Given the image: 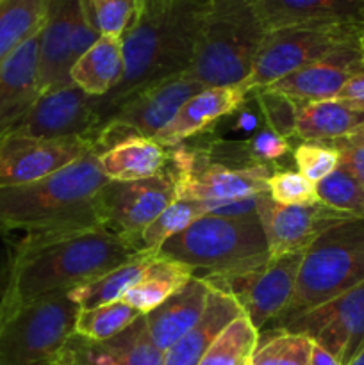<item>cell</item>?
<instances>
[{
    "label": "cell",
    "mask_w": 364,
    "mask_h": 365,
    "mask_svg": "<svg viewBox=\"0 0 364 365\" xmlns=\"http://www.w3.org/2000/svg\"><path fill=\"white\" fill-rule=\"evenodd\" d=\"M136 253L120 235L100 225L29 232L7 252L0 321L34 299L102 277Z\"/></svg>",
    "instance_id": "obj_1"
},
{
    "label": "cell",
    "mask_w": 364,
    "mask_h": 365,
    "mask_svg": "<svg viewBox=\"0 0 364 365\" xmlns=\"http://www.w3.org/2000/svg\"><path fill=\"white\" fill-rule=\"evenodd\" d=\"M209 2L170 0L163 9L141 14L128 29L121 38L123 75L107 95L95 98L100 127L132 95L191 68Z\"/></svg>",
    "instance_id": "obj_2"
},
{
    "label": "cell",
    "mask_w": 364,
    "mask_h": 365,
    "mask_svg": "<svg viewBox=\"0 0 364 365\" xmlns=\"http://www.w3.org/2000/svg\"><path fill=\"white\" fill-rule=\"evenodd\" d=\"M106 182L98 155L88 153L41 180L0 187V237L100 225L95 195Z\"/></svg>",
    "instance_id": "obj_3"
},
{
    "label": "cell",
    "mask_w": 364,
    "mask_h": 365,
    "mask_svg": "<svg viewBox=\"0 0 364 365\" xmlns=\"http://www.w3.org/2000/svg\"><path fill=\"white\" fill-rule=\"evenodd\" d=\"M168 150L164 170L173 178L177 198L218 202L268 191L277 164H256L246 141H231L207 130Z\"/></svg>",
    "instance_id": "obj_4"
},
{
    "label": "cell",
    "mask_w": 364,
    "mask_h": 365,
    "mask_svg": "<svg viewBox=\"0 0 364 365\" xmlns=\"http://www.w3.org/2000/svg\"><path fill=\"white\" fill-rule=\"evenodd\" d=\"M159 255L186 264L195 277L256 271L270 260L266 234L259 216H206L168 239Z\"/></svg>",
    "instance_id": "obj_5"
},
{
    "label": "cell",
    "mask_w": 364,
    "mask_h": 365,
    "mask_svg": "<svg viewBox=\"0 0 364 365\" xmlns=\"http://www.w3.org/2000/svg\"><path fill=\"white\" fill-rule=\"evenodd\" d=\"M266 32L250 0H211L188 71L206 88L241 84Z\"/></svg>",
    "instance_id": "obj_6"
},
{
    "label": "cell",
    "mask_w": 364,
    "mask_h": 365,
    "mask_svg": "<svg viewBox=\"0 0 364 365\" xmlns=\"http://www.w3.org/2000/svg\"><path fill=\"white\" fill-rule=\"evenodd\" d=\"M364 282V216L334 225L303 253L288 309L271 323L278 331L295 317Z\"/></svg>",
    "instance_id": "obj_7"
},
{
    "label": "cell",
    "mask_w": 364,
    "mask_h": 365,
    "mask_svg": "<svg viewBox=\"0 0 364 365\" xmlns=\"http://www.w3.org/2000/svg\"><path fill=\"white\" fill-rule=\"evenodd\" d=\"M363 31L364 25L346 21H313L268 31L252 73L243 84L250 89L266 88L332 53L360 46Z\"/></svg>",
    "instance_id": "obj_8"
},
{
    "label": "cell",
    "mask_w": 364,
    "mask_h": 365,
    "mask_svg": "<svg viewBox=\"0 0 364 365\" xmlns=\"http://www.w3.org/2000/svg\"><path fill=\"white\" fill-rule=\"evenodd\" d=\"M79 305L57 291L0 321V365H32L57 355L74 334Z\"/></svg>",
    "instance_id": "obj_9"
},
{
    "label": "cell",
    "mask_w": 364,
    "mask_h": 365,
    "mask_svg": "<svg viewBox=\"0 0 364 365\" xmlns=\"http://www.w3.org/2000/svg\"><path fill=\"white\" fill-rule=\"evenodd\" d=\"M202 89L206 86L186 71L132 95L98 128L95 138L96 153L100 155L125 139H153L173 120L178 109Z\"/></svg>",
    "instance_id": "obj_10"
},
{
    "label": "cell",
    "mask_w": 364,
    "mask_h": 365,
    "mask_svg": "<svg viewBox=\"0 0 364 365\" xmlns=\"http://www.w3.org/2000/svg\"><path fill=\"white\" fill-rule=\"evenodd\" d=\"M177 200L173 178L166 170L143 180H107L95 195L98 223L120 235L132 250L139 252L141 232Z\"/></svg>",
    "instance_id": "obj_11"
},
{
    "label": "cell",
    "mask_w": 364,
    "mask_h": 365,
    "mask_svg": "<svg viewBox=\"0 0 364 365\" xmlns=\"http://www.w3.org/2000/svg\"><path fill=\"white\" fill-rule=\"evenodd\" d=\"M303 253L305 250L285 253L277 259H270L266 266L248 273L200 278L209 282L213 289L231 294L261 334L288 309L296 287Z\"/></svg>",
    "instance_id": "obj_12"
},
{
    "label": "cell",
    "mask_w": 364,
    "mask_h": 365,
    "mask_svg": "<svg viewBox=\"0 0 364 365\" xmlns=\"http://www.w3.org/2000/svg\"><path fill=\"white\" fill-rule=\"evenodd\" d=\"M98 38L82 14L81 0H49L38 45L39 91L74 86L71 68Z\"/></svg>",
    "instance_id": "obj_13"
},
{
    "label": "cell",
    "mask_w": 364,
    "mask_h": 365,
    "mask_svg": "<svg viewBox=\"0 0 364 365\" xmlns=\"http://www.w3.org/2000/svg\"><path fill=\"white\" fill-rule=\"evenodd\" d=\"M305 335L348 365L364 348V282L289 321L282 330Z\"/></svg>",
    "instance_id": "obj_14"
},
{
    "label": "cell",
    "mask_w": 364,
    "mask_h": 365,
    "mask_svg": "<svg viewBox=\"0 0 364 365\" xmlns=\"http://www.w3.org/2000/svg\"><path fill=\"white\" fill-rule=\"evenodd\" d=\"M98 127L95 98L77 86H68L41 93L7 135L38 139L86 138L95 145Z\"/></svg>",
    "instance_id": "obj_15"
},
{
    "label": "cell",
    "mask_w": 364,
    "mask_h": 365,
    "mask_svg": "<svg viewBox=\"0 0 364 365\" xmlns=\"http://www.w3.org/2000/svg\"><path fill=\"white\" fill-rule=\"evenodd\" d=\"M88 153H96V150L86 138L6 135L0 139V187L41 180Z\"/></svg>",
    "instance_id": "obj_16"
},
{
    "label": "cell",
    "mask_w": 364,
    "mask_h": 365,
    "mask_svg": "<svg viewBox=\"0 0 364 365\" xmlns=\"http://www.w3.org/2000/svg\"><path fill=\"white\" fill-rule=\"evenodd\" d=\"M352 217L357 216L339 212L321 202L280 205L271 200L268 191L259 200V220L266 234L270 259L307 250L325 230Z\"/></svg>",
    "instance_id": "obj_17"
},
{
    "label": "cell",
    "mask_w": 364,
    "mask_h": 365,
    "mask_svg": "<svg viewBox=\"0 0 364 365\" xmlns=\"http://www.w3.org/2000/svg\"><path fill=\"white\" fill-rule=\"evenodd\" d=\"M57 355L64 365H164V353L153 346L145 316L107 341L71 334Z\"/></svg>",
    "instance_id": "obj_18"
},
{
    "label": "cell",
    "mask_w": 364,
    "mask_h": 365,
    "mask_svg": "<svg viewBox=\"0 0 364 365\" xmlns=\"http://www.w3.org/2000/svg\"><path fill=\"white\" fill-rule=\"evenodd\" d=\"M360 71H364V53L360 46H353L300 68L266 88L284 93L298 102H323L334 100L346 81Z\"/></svg>",
    "instance_id": "obj_19"
},
{
    "label": "cell",
    "mask_w": 364,
    "mask_h": 365,
    "mask_svg": "<svg viewBox=\"0 0 364 365\" xmlns=\"http://www.w3.org/2000/svg\"><path fill=\"white\" fill-rule=\"evenodd\" d=\"M252 89L248 86H220V88H206L188 100L178 109L173 120L153 138L164 148H173L186 139L207 130L220 118L227 116L238 109Z\"/></svg>",
    "instance_id": "obj_20"
},
{
    "label": "cell",
    "mask_w": 364,
    "mask_h": 365,
    "mask_svg": "<svg viewBox=\"0 0 364 365\" xmlns=\"http://www.w3.org/2000/svg\"><path fill=\"white\" fill-rule=\"evenodd\" d=\"M38 45L39 34L24 43L0 64V139L6 138L41 95Z\"/></svg>",
    "instance_id": "obj_21"
},
{
    "label": "cell",
    "mask_w": 364,
    "mask_h": 365,
    "mask_svg": "<svg viewBox=\"0 0 364 365\" xmlns=\"http://www.w3.org/2000/svg\"><path fill=\"white\" fill-rule=\"evenodd\" d=\"M211 291L209 282L193 277L184 287L145 314L146 330L159 351H168L195 327L202 317Z\"/></svg>",
    "instance_id": "obj_22"
},
{
    "label": "cell",
    "mask_w": 364,
    "mask_h": 365,
    "mask_svg": "<svg viewBox=\"0 0 364 365\" xmlns=\"http://www.w3.org/2000/svg\"><path fill=\"white\" fill-rule=\"evenodd\" d=\"M266 31L313 21H346L364 25L360 0H250Z\"/></svg>",
    "instance_id": "obj_23"
},
{
    "label": "cell",
    "mask_w": 364,
    "mask_h": 365,
    "mask_svg": "<svg viewBox=\"0 0 364 365\" xmlns=\"http://www.w3.org/2000/svg\"><path fill=\"white\" fill-rule=\"evenodd\" d=\"M241 314V307L231 294L213 289L195 327L164 351V365H198L211 344Z\"/></svg>",
    "instance_id": "obj_24"
},
{
    "label": "cell",
    "mask_w": 364,
    "mask_h": 365,
    "mask_svg": "<svg viewBox=\"0 0 364 365\" xmlns=\"http://www.w3.org/2000/svg\"><path fill=\"white\" fill-rule=\"evenodd\" d=\"M168 150L146 138H131L116 143L98 155V164L107 180H143L166 168Z\"/></svg>",
    "instance_id": "obj_25"
},
{
    "label": "cell",
    "mask_w": 364,
    "mask_h": 365,
    "mask_svg": "<svg viewBox=\"0 0 364 365\" xmlns=\"http://www.w3.org/2000/svg\"><path fill=\"white\" fill-rule=\"evenodd\" d=\"M123 75L121 38L100 36L95 45L77 59L70 71L71 84L93 98L107 95Z\"/></svg>",
    "instance_id": "obj_26"
},
{
    "label": "cell",
    "mask_w": 364,
    "mask_h": 365,
    "mask_svg": "<svg viewBox=\"0 0 364 365\" xmlns=\"http://www.w3.org/2000/svg\"><path fill=\"white\" fill-rule=\"evenodd\" d=\"M193 277H195V271L189 266L168 259V257L157 255L146 266L138 282L125 292L121 302L145 316L150 310L159 307L164 299L175 294L178 289L184 287Z\"/></svg>",
    "instance_id": "obj_27"
},
{
    "label": "cell",
    "mask_w": 364,
    "mask_h": 365,
    "mask_svg": "<svg viewBox=\"0 0 364 365\" xmlns=\"http://www.w3.org/2000/svg\"><path fill=\"white\" fill-rule=\"evenodd\" d=\"M296 135L307 143H332L352 134L364 121V113L353 110L338 100L298 102Z\"/></svg>",
    "instance_id": "obj_28"
},
{
    "label": "cell",
    "mask_w": 364,
    "mask_h": 365,
    "mask_svg": "<svg viewBox=\"0 0 364 365\" xmlns=\"http://www.w3.org/2000/svg\"><path fill=\"white\" fill-rule=\"evenodd\" d=\"M159 253L156 252H139L121 266L114 267L109 273L96 277L86 284L79 285L68 291V296L74 299L81 310L95 309V307L107 305V303L121 302L125 292L138 282L143 271L146 269Z\"/></svg>",
    "instance_id": "obj_29"
},
{
    "label": "cell",
    "mask_w": 364,
    "mask_h": 365,
    "mask_svg": "<svg viewBox=\"0 0 364 365\" xmlns=\"http://www.w3.org/2000/svg\"><path fill=\"white\" fill-rule=\"evenodd\" d=\"M49 0H2L0 2V64L24 43L41 32Z\"/></svg>",
    "instance_id": "obj_30"
},
{
    "label": "cell",
    "mask_w": 364,
    "mask_h": 365,
    "mask_svg": "<svg viewBox=\"0 0 364 365\" xmlns=\"http://www.w3.org/2000/svg\"><path fill=\"white\" fill-rule=\"evenodd\" d=\"M259 346V331L248 317H236L211 344L198 365H248Z\"/></svg>",
    "instance_id": "obj_31"
},
{
    "label": "cell",
    "mask_w": 364,
    "mask_h": 365,
    "mask_svg": "<svg viewBox=\"0 0 364 365\" xmlns=\"http://www.w3.org/2000/svg\"><path fill=\"white\" fill-rule=\"evenodd\" d=\"M206 216L203 202L200 200L177 198L141 232L138 241L139 252L159 253L161 246L178 232L186 230L198 217Z\"/></svg>",
    "instance_id": "obj_32"
},
{
    "label": "cell",
    "mask_w": 364,
    "mask_h": 365,
    "mask_svg": "<svg viewBox=\"0 0 364 365\" xmlns=\"http://www.w3.org/2000/svg\"><path fill=\"white\" fill-rule=\"evenodd\" d=\"M139 316L143 314H139L125 302H114L95 307V309L79 310L77 317H75L74 334L89 339V341H107L131 327Z\"/></svg>",
    "instance_id": "obj_33"
},
{
    "label": "cell",
    "mask_w": 364,
    "mask_h": 365,
    "mask_svg": "<svg viewBox=\"0 0 364 365\" xmlns=\"http://www.w3.org/2000/svg\"><path fill=\"white\" fill-rule=\"evenodd\" d=\"M89 27L98 36L123 38L141 16L138 0H81Z\"/></svg>",
    "instance_id": "obj_34"
},
{
    "label": "cell",
    "mask_w": 364,
    "mask_h": 365,
    "mask_svg": "<svg viewBox=\"0 0 364 365\" xmlns=\"http://www.w3.org/2000/svg\"><path fill=\"white\" fill-rule=\"evenodd\" d=\"M318 202L339 212L364 216V191L346 168L339 164L330 175L316 182Z\"/></svg>",
    "instance_id": "obj_35"
},
{
    "label": "cell",
    "mask_w": 364,
    "mask_h": 365,
    "mask_svg": "<svg viewBox=\"0 0 364 365\" xmlns=\"http://www.w3.org/2000/svg\"><path fill=\"white\" fill-rule=\"evenodd\" d=\"M313 341L289 331H270L266 342L257 346L250 365H309Z\"/></svg>",
    "instance_id": "obj_36"
},
{
    "label": "cell",
    "mask_w": 364,
    "mask_h": 365,
    "mask_svg": "<svg viewBox=\"0 0 364 365\" xmlns=\"http://www.w3.org/2000/svg\"><path fill=\"white\" fill-rule=\"evenodd\" d=\"M252 91L259 103L266 127L288 141L296 138V114H298L296 100L270 88H256Z\"/></svg>",
    "instance_id": "obj_37"
},
{
    "label": "cell",
    "mask_w": 364,
    "mask_h": 365,
    "mask_svg": "<svg viewBox=\"0 0 364 365\" xmlns=\"http://www.w3.org/2000/svg\"><path fill=\"white\" fill-rule=\"evenodd\" d=\"M291 152L298 173H302L313 184L330 175L339 166L338 150L325 143L302 141Z\"/></svg>",
    "instance_id": "obj_38"
},
{
    "label": "cell",
    "mask_w": 364,
    "mask_h": 365,
    "mask_svg": "<svg viewBox=\"0 0 364 365\" xmlns=\"http://www.w3.org/2000/svg\"><path fill=\"white\" fill-rule=\"evenodd\" d=\"M268 195L280 205H307L318 202L316 185L298 171L277 170L268 180Z\"/></svg>",
    "instance_id": "obj_39"
},
{
    "label": "cell",
    "mask_w": 364,
    "mask_h": 365,
    "mask_svg": "<svg viewBox=\"0 0 364 365\" xmlns=\"http://www.w3.org/2000/svg\"><path fill=\"white\" fill-rule=\"evenodd\" d=\"M250 157L257 164H277L278 159L291 152V145L288 139L280 138L270 128H263L253 138L246 141Z\"/></svg>",
    "instance_id": "obj_40"
},
{
    "label": "cell",
    "mask_w": 364,
    "mask_h": 365,
    "mask_svg": "<svg viewBox=\"0 0 364 365\" xmlns=\"http://www.w3.org/2000/svg\"><path fill=\"white\" fill-rule=\"evenodd\" d=\"M263 192L245 198L218 200V202H203L206 214L221 217H248L259 216V200Z\"/></svg>",
    "instance_id": "obj_41"
},
{
    "label": "cell",
    "mask_w": 364,
    "mask_h": 365,
    "mask_svg": "<svg viewBox=\"0 0 364 365\" xmlns=\"http://www.w3.org/2000/svg\"><path fill=\"white\" fill-rule=\"evenodd\" d=\"M325 145H330L338 150L339 164L353 175V178L359 182L364 191V145L350 141L346 138L335 139V141L325 143Z\"/></svg>",
    "instance_id": "obj_42"
},
{
    "label": "cell",
    "mask_w": 364,
    "mask_h": 365,
    "mask_svg": "<svg viewBox=\"0 0 364 365\" xmlns=\"http://www.w3.org/2000/svg\"><path fill=\"white\" fill-rule=\"evenodd\" d=\"M334 100L345 103L350 109L364 113V71H360V73L348 78L346 84L339 89V93L335 95Z\"/></svg>",
    "instance_id": "obj_43"
},
{
    "label": "cell",
    "mask_w": 364,
    "mask_h": 365,
    "mask_svg": "<svg viewBox=\"0 0 364 365\" xmlns=\"http://www.w3.org/2000/svg\"><path fill=\"white\" fill-rule=\"evenodd\" d=\"M309 365H341L339 360L335 359L332 353H328L327 349L321 348L320 344L313 341V349H310V360Z\"/></svg>",
    "instance_id": "obj_44"
},
{
    "label": "cell",
    "mask_w": 364,
    "mask_h": 365,
    "mask_svg": "<svg viewBox=\"0 0 364 365\" xmlns=\"http://www.w3.org/2000/svg\"><path fill=\"white\" fill-rule=\"evenodd\" d=\"M168 2H170V0H138L139 7H141V14L163 9Z\"/></svg>",
    "instance_id": "obj_45"
},
{
    "label": "cell",
    "mask_w": 364,
    "mask_h": 365,
    "mask_svg": "<svg viewBox=\"0 0 364 365\" xmlns=\"http://www.w3.org/2000/svg\"><path fill=\"white\" fill-rule=\"evenodd\" d=\"M346 139H350V141H355V143H360V145H364V121L359 125V127L355 128V130L352 132V134L346 135Z\"/></svg>",
    "instance_id": "obj_46"
},
{
    "label": "cell",
    "mask_w": 364,
    "mask_h": 365,
    "mask_svg": "<svg viewBox=\"0 0 364 365\" xmlns=\"http://www.w3.org/2000/svg\"><path fill=\"white\" fill-rule=\"evenodd\" d=\"M32 365H64V362L61 360L59 355H54V356H50V359H45V360H41V362L32 364Z\"/></svg>",
    "instance_id": "obj_47"
},
{
    "label": "cell",
    "mask_w": 364,
    "mask_h": 365,
    "mask_svg": "<svg viewBox=\"0 0 364 365\" xmlns=\"http://www.w3.org/2000/svg\"><path fill=\"white\" fill-rule=\"evenodd\" d=\"M348 365H364V348L360 349L359 353H357V356H355V359H353L352 362H350Z\"/></svg>",
    "instance_id": "obj_48"
},
{
    "label": "cell",
    "mask_w": 364,
    "mask_h": 365,
    "mask_svg": "<svg viewBox=\"0 0 364 365\" xmlns=\"http://www.w3.org/2000/svg\"><path fill=\"white\" fill-rule=\"evenodd\" d=\"M359 43H360V50H363V53H364V31L360 32V39H359Z\"/></svg>",
    "instance_id": "obj_49"
},
{
    "label": "cell",
    "mask_w": 364,
    "mask_h": 365,
    "mask_svg": "<svg viewBox=\"0 0 364 365\" xmlns=\"http://www.w3.org/2000/svg\"><path fill=\"white\" fill-rule=\"evenodd\" d=\"M360 2H364V0H360Z\"/></svg>",
    "instance_id": "obj_50"
},
{
    "label": "cell",
    "mask_w": 364,
    "mask_h": 365,
    "mask_svg": "<svg viewBox=\"0 0 364 365\" xmlns=\"http://www.w3.org/2000/svg\"><path fill=\"white\" fill-rule=\"evenodd\" d=\"M0 2H2V0H0Z\"/></svg>",
    "instance_id": "obj_51"
},
{
    "label": "cell",
    "mask_w": 364,
    "mask_h": 365,
    "mask_svg": "<svg viewBox=\"0 0 364 365\" xmlns=\"http://www.w3.org/2000/svg\"><path fill=\"white\" fill-rule=\"evenodd\" d=\"M248 365H250V364H248Z\"/></svg>",
    "instance_id": "obj_52"
}]
</instances>
